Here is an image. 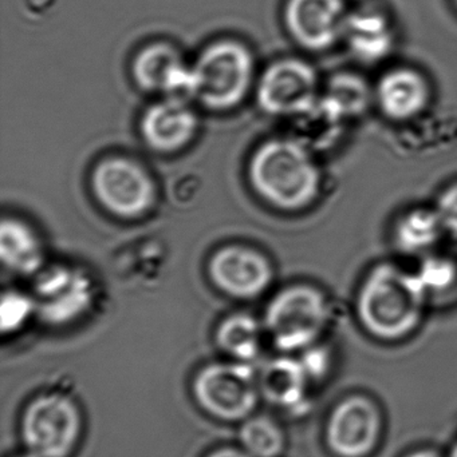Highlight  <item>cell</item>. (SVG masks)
Here are the masks:
<instances>
[{
  "instance_id": "cell-1",
  "label": "cell",
  "mask_w": 457,
  "mask_h": 457,
  "mask_svg": "<svg viewBox=\"0 0 457 457\" xmlns=\"http://www.w3.org/2000/svg\"><path fill=\"white\" fill-rule=\"evenodd\" d=\"M428 300L415 271L394 263H380L360 287L357 317L375 337L399 340L420 325Z\"/></svg>"
},
{
  "instance_id": "cell-2",
  "label": "cell",
  "mask_w": 457,
  "mask_h": 457,
  "mask_svg": "<svg viewBox=\"0 0 457 457\" xmlns=\"http://www.w3.org/2000/svg\"><path fill=\"white\" fill-rule=\"evenodd\" d=\"M250 181L270 205L294 212L308 208L321 190L314 154L292 138L271 139L252 155Z\"/></svg>"
},
{
  "instance_id": "cell-3",
  "label": "cell",
  "mask_w": 457,
  "mask_h": 457,
  "mask_svg": "<svg viewBox=\"0 0 457 457\" xmlns=\"http://www.w3.org/2000/svg\"><path fill=\"white\" fill-rule=\"evenodd\" d=\"M330 321L326 295L309 285H295L275 295L267 306L265 329L276 348L294 352L310 348Z\"/></svg>"
},
{
  "instance_id": "cell-4",
  "label": "cell",
  "mask_w": 457,
  "mask_h": 457,
  "mask_svg": "<svg viewBox=\"0 0 457 457\" xmlns=\"http://www.w3.org/2000/svg\"><path fill=\"white\" fill-rule=\"evenodd\" d=\"M192 75L193 99L211 110L233 109L249 91L252 58L239 43H215L201 54Z\"/></svg>"
},
{
  "instance_id": "cell-5",
  "label": "cell",
  "mask_w": 457,
  "mask_h": 457,
  "mask_svg": "<svg viewBox=\"0 0 457 457\" xmlns=\"http://www.w3.org/2000/svg\"><path fill=\"white\" fill-rule=\"evenodd\" d=\"M75 405L61 395L38 397L27 408L21 435L30 453L38 457H66L80 435Z\"/></svg>"
},
{
  "instance_id": "cell-6",
  "label": "cell",
  "mask_w": 457,
  "mask_h": 457,
  "mask_svg": "<svg viewBox=\"0 0 457 457\" xmlns=\"http://www.w3.org/2000/svg\"><path fill=\"white\" fill-rule=\"evenodd\" d=\"M91 187L98 203L114 216L136 219L155 203V184L149 174L126 158H109L94 169Z\"/></svg>"
},
{
  "instance_id": "cell-7",
  "label": "cell",
  "mask_w": 457,
  "mask_h": 457,
  "mask_svg": "<svg viewBox=\"0 0 457 457\" xmlns=\"http://www.w3.org/2000/svg\"><path fill=\"white\" fill-rule=\"evenodd\" d=\"M258 384L254 370L246 362L214 364L199 373L193 391L207 412L224 420H238L254 410Z\"/></svg>"
},
{
  "instance_id": "cell-8",
  "label": "cell",
  "mask_w": 457,
  "mask_h": 457,
  "mask_svg": "<svg viewBox=\"0 0 457 457\" xmlns=\"http://www.w3.org/2000/svg\"><path fill=\"white\" fill-rule=\"evenodd\" d=\"M32 297L37 314L43 321L70 324L83 316L93 303V281L82 269L48 266L37 274Z\"/></svg>"
},
{
  "instance_id": "cell-9",
  "label": "cell",
  "mask_w": 457,
  "mask_h": 457,
  "mask_svg": "<svg viewBox=\"0 0 457 457\" xmlns=\"http://www.w3.org/2000/svg\"><path fill=\"white\" fill-rule=\"evenodd\" d=\"M318 101L317 74L308 63L287 59L273 64L260 79L258 102L266 112L295 117Z\"/></svg>"
},
{
  "instance_id": "cell-10",
  "label": "cell",
  "mask_w": 457,
  "mask_h": 457,
  "mask_svg": "<svg viewBox=\"0 0 457 457\" xmlns=\"http://www.w3.org/2000/svg\"><path fill=\"white\" fill-rule=\"evenodd\" d=\"M212 282L235 298H255L273 281V268L265 255L251 247L225 246L209 261Z\"/></svg>"
},
{
  "instance_id": "cell-11",
  "label": "cell",
  "mask_w": 457,
  "mask_h": 457,
  "mask_svg": "<svg viewBox=\"0 0 457 457\" xmlns=\"http://www.w3.org/2000/svg\"><path fill=\"white\" fill-rule=\"evenodd\" d=\"M380 415L369 399L349 397L333 411L327 423V443L337 455L362 457L377 445Z\"/></svg>"
},
{
  "instance_id": "cell-12",
  "label": "cell",
  "mask_w": 457,
  "mask_h": 457,
  "mask_svg": "<svg viewBox=\"0 0 457 457\" xmlns=\"http://www.w3.org/2000/svg\"><path fill=\"white\" fill-rule=\"evenodd\" d=\"M343 0H289L286 21L292 37L310 50H325L345 29Z\"/></svg>"
},
{
  "instance_id": "cell-13",
  "label": "cell",
  "mask_w": 457,
  "mask_h": 457,
  "mask_svg": "<svg viewBox=\"0 0 457 457\" xmlns=\"http://www.w3.org/2000/svg\"><path fill=\"white\" fill-rule=\"evenodd\" d=\"M133 75L144 90L185 102L193 98L192 69L184 66L182 56L169 45L156 43L144 48L134 59Z\"/></svg>"
},
{
  "instance_id": "cell-14",
  "label": "cell",
  "mask_w": 457,
  "mask_h": 457,
  "mask_svg": "<svg viewBox=\"0 0 457 457\" xmlns=\"http://www.w3.org/2000/svg\"><path fill=\"white\" fill-rule=\"evenodd\" d=\"M198 129V117L187 102L168 98L153 104L142 115L141 134L150 149L174 153L190 144Z\"/></svg>"
},
{
  "instance_id": "cell-15",
  "label": "cell",
  "mask_w": 457,
  "mask_h": 457,
  "mask_svg": "<svg viewBox=\"0 0 457 457\" xmlns=\"http://www.w3.org/2000/svg\"><path fill=\"white\" fill-rule=\"evenodd\" d=\"M429 86L419 72L410 69L389 71L378 82L376 99L381 112L391 120L405 122L426 110Z\"/></svg>"
},
{
  "instance_id": "cell-16",
  "label": "cell",
  "mask_w": 457,
  "mask_h": 457,
  "mask_svg": "<svg viewBox=\"0 0 457 457\" xmlns=\"http://www.w3.org/2000/svg\"><path fill=\"white\" fill-rule=\"evenodd\" d=\"M292 120L290 138L305 146L313 154L327 152L337 146L348 123V120L324 96Z\"/></svg>"
},
{
  "instance_id": "cell-17",
  "label": "cell",
  "mask_w": 457,
  "mask_h": 457,
  "mask_svg": "<svg viewBox=\"0 0 457 457\" xmlns=\"http://www.w3.org/2000/svg\"><path fill=\"white\" fill-rule=\"evenodd\" d=\"M0 258L5 269L21 276H32L45 268L40 239L15 219H4L0 225Z\"/></svg>"
},
{
  "instance_id": "cell-18",
  "label": "cell",
  "mask_w": 457,
  "mask_h": 457,
  "mask_svg": "<svg viewBox=\"0 0 457 457\" xmlns=\"http://www.w3.org/2000/svg\"><path fill=\"white\" fill-rule=\"evenodd\" d=\"M343 37L360 61L373 63L388 56L394 47V32L380 13L357 12L346 18Z\"/></svg>"
},
{
  "instance_id": "cell-19",
  "label": "cell",
  "mask_w": 457,
  "mask_h": 457,
  "mask_svg": "<svg viewBox=\"0 0 457 457\" xmlns=\"http://www.w3.org/2000/svg\"><path fill=\"white\" fill-rule=\"evenodd\" d=\"M447 234L435 208H413L405 212L394 228L397 250L408 255H427Z\"/></svg>"
},
{
  "instance_id": "cell-20",
  "label": "cell",
  "mask_w": 457,
  "mask_h": 457,
  "mask_svg": "<svg viewBox=\"0 0 457 457\" xmlns=\"http://www.w3.org/2000/svg\"><path fill=\"white\" fill-rule=\"evenodd\" d=\"M308 378V370L300 360L281 357L263 368L259 386L270 402L282 407L295 408L305 399Z\"/></svg>"
},
{
  "instance_id": "cell-21",
  "label": "cell",
  "mask_w": 457,
  "mask_h": 457,
  "mask_svg": "<svg viewBox=\"0 0 457 457\" xmlns=\"http://www.w3.org/2000/svg\"><path fill=\"white\" fill-rule=\"evenodd\" d=\"M216 341L230 356L243 362L251 361L259 356L262 328L254 317L233 314L217 328Z\"/></svg>"
},
{
  "instance_id": "cell-22",
  "label": "cell",
  "mask_w": 457,
  "mask_h": 457,
  "mask_svg": "<svg viewBox=\"0 0 457 457\" xmlns=\"http://www.w3.org/2000/svg\"><path fill=\"white\" fill-rule=\"evenodd\" d=\"M324 98L351 120L367 112L372 102L369 86L353 74H338L330 79Z\"/></svg>"
},
{
  "instance_id": "cell-23",
  "label": "cell",
  "mask_w": 457,
  "mask_h": 457,
  "mask_svg": "<svg viewBox=\"0 0 457 457\" xmlns=\"http://www.w3.org/2000/svg\"><path fill=\"white\" fill-rule=\"evenodd\" d=\"M241 439L250 455L275 457L284 448V435L279 427L267 418H255L241 427Z\"/></svg>"
},
{
  "instance_id": "cell-24",
  "label": "cell",
  "mask_w": 457,
  "mask_h": 457,
  "mask_svg": "<svg viewBox=\"0 0 457 457\" xmlns=\"http://www.w3.org/2000/svg\"><path fill=\"white\" fill-rule=\"evenodd\" d=\"M429 300L450 292L457 282V263L447 255L427 254L415 271Z\"/></svg>"
},
{
  "instance_id": "cell-25",
  "label": "cell",
  "mask_w": 457,
  "mask_h": 457,
  "mask_svg": "<svg viewBox=\"0 0 457 457\" xmlns=\"http://www.w3.org/2000/svg\"><path fill=\"white\" fill-rule=\"evenodd\" d=\"M2 330L3 333L13 332L27 321L32 313H37L34 297L23 293L10 290L2 298Z\"/></svg>"
},
{
  "instance_id": "cell-26",
  "label": "cell",
  "mask_w": 457,
  "mask_h": 457,
  "mask_svg": "<svg viewBox=\"0 0 457 457\" xmlns=\"http://www.w3.org/2000/svg\"><path fill=\"white\" fill-rule=\"evenodd\" d=\"M435 209L439 213L447 234L457 237V182L439 195Z\"/></svg>"
},
{
  "instance_id": "cell-27",
  "label": "cell",
  "mask_w": 457,
  "mask_h": 457,
  "mask_svg": "<svg viewBox=\"0 0 457 457\" xmlns=\"http://www.w3.org/2000/svg\"><path fill=\"white\" fill-rule=\"evenodd\" d=\"M327 353L324 349L309 348L308 353L303 357L302 364L303 367L308 370L309 376H318L324 375L325 370L327 368Z\"/></svg>"
},
{
  "instance_id": "cell-28",
  "label": "cell",
  "mask_w": 457,
  "mask_h": 457,
  "mask_svg": "<svg viewBox=\"0 0 457 457\" xmlns=\"http://www.w3.org/2000/svg\"><path fill=\"white\" fill-rule=\"evenodd\" d=\"M208 457H250L247 453H241V451L233 450V448H227V450L216 451Z\"/></svg>"
},
{
  "instance_id": "cell-29",
  "label": "cell",
  "mask_w": 457,
  "mask_h": 457,
  "mask_svg": "<svg viewBox=\"0 0 457 457\" xmlns=\"http://www.w3.org/2000/svg\"><path fill=\"white\" fill-rule=\"evenodd\" d=\"M407 457H440L437 453H432V451H419V453H410Z\"/></svg>"
},
{
  "instance_id": "cell-30",
  "label": "cell",
  "mask_w": 457,
  "mask_h": 457,
  "mask_svg": "<svg viewBox=\"0 0 457 457\" xmlns=\"http://www.w3.org/2000/svg\"><path fill=\"white\" fill-rule=\"evenodd\" d=\"M451 457H457V443L453 445V453H451Z\"/></svg>"
},
{
  "instance_id": "cell-31",
  "label": "cell",
  "mask_w": 457,
  "mask_h": 457,
  "mask_svg": "<svg viewBox=\"0 0 457 457\" xmlns=\"http://www.w3.org/2000/svg\"><path fill=\"white\" fill-rule=\"evenodd\" d=\"M21 457H38V456H35V455H32V453H30V455L21 456Z\"/></svg>"
},
{
  "instance_id": "cell-32",
  "label": "cell",
  "mask_w": 457,
  "mask_h": 457,
  "mask_svg": "<svg viewBox=\"0 0 457 457\" xmlns=\"http://www.w3.org/2000/svg\"><path fill=\"white\" fill-rule=\"evenodd\" d=\"M456 2H457V0H456Z\"/></svg>"
}]
</instances>
